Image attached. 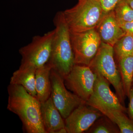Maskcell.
Returning a JSON list of instances; mask_svg holds the SVG:
<instances>
[{"label":"cell","instance_id":"cell-1","mask_svg":"<svg viewBox=\"0 0 133 133\" xmlns=\"http://www.w3.org/2000/svg\"><path fill=\"white\" fill-rule=\"evenodd\" d=\"M7 109L17 115L28 133H47L43 124L41 103L21 85L10 84Z\"/></svg>","mask_w":133,"mask_h":133},{"label":"cell","instance_id":"cell-2","mask_svg":"<svg viewBox=\"0 0 133 133\" xmlns=\"http://www.w3.org/2000/svg\"><path fill=\"white\" fill-rule=\"evenodd\" d=\"M55 26L52 50L48 63L64 78L75 64L70 31L63 12H57L53 19Z\"/></svg>","mask_w":133,"mask_h":133},{"label":"cell","instance_id":"cell-3","mask_svg":"<svg viewBox=\"0 0 133 133\" xmlns=\"http://www.w3.org/2000/svg\"><path fill=\"white\" fill-rule=\"evenodd\" d=\"M74 7L63 11L70 31L81 32L95 29L105 14L98 0H79Z\"/></svg>","mask_w":133,"mask_h":133},{"label":"cell","instance_id":"cell-4","mask_svg":"<svg viewBox=\"0 0 133 133\" xmlns=\"http://www.w3.org/2000/svg\"><path fill=\"white\" fill-rule=\"evenodd\" d=\"M113 46L101 42L96 56L89 66L94 71L101 73L113 86L116 94L122 105L126 95L119 68L114 58Z\"/></svg>","mask_w":133,"mask_h":133},{"label":"cell","instance_id":"cell-5","mask_svg":"<svg viewBox=\"0 0 133 133\" xmlns=\"http://www.w3.org/2000/svg\"><path fill=\"white\" fill-rule=\"evenodd\" d=\"M55 30L42 36L33 37L31 42L19 50L22 57L20 67L31 66L36 69L48 63L51 54Z\"/></svg>","mask_w":133,"mask_h":133},{"label":"cell","instance_id":"cell-6","mask_svg":"<svg viewBox=\"0 0 133 133\" xmlns=\"http://www.w3.org/2000/svg\"><path fill=\"white\" fill-rule=\"evenodd\" d=\"M70 36L75 64L89 66L102 42L96 29L81 32L70 31Z\"/></svg>","mask_w":133,"mask_h":133},{"label":"cell","instance_id":"cell-7","mask_svg":"<svg viewBox=\"0 0 133 133\" xmlns=\"http://www.w3.org/2000/svg\"><path fill=\"white\" fill-rule=\"evenodd\" d=\"M97 78L90 66L75 64L63 79L66 88L86 102L92 94Z\"/></svg>","mask_w":133,"mask_h":133},{"label":"cell","instance_id":"cell-8","mask_svg":"<svg viewBox=\"0 0 133 133\" xmlns=\"http://www.w3.org/2000/svg\"><path fill=\"white\" fill-rule=\"evenodd\" d=\"M50 79L51 98L64 119L67 118L76 108L86 103L78 96L67 90L63 78L52 69Z\"/></svg>","mask_w":133,"mask_h":133},{"label":"cell","instance_id":"cell-9","mask_svg":"<svg viewBox=\"0 0 133 133\" xmlns=\"http://www.w3.org/2000/svg\"><path fill=\"white\" fill-rule=\"evenodd\" d=\"M94 71L97 74V78L92 94L86 103L97 109L103 114L111 110H119L125 112V108L116 94L111 90L110 83L99 72Z\"/></svg>","mask_w":133,"mask_h":133},{"label":"cell","instance_id":"cell-10","mask_svg":"<svg viewBox=\"0 0 133 133\" xmlns=\"http://www.w3.org/2000/svg\"><path fill=\"white\" fill-rule=\"evenodd\" d=\"M104 115L94 107L83 104L76 108L64 119L67 133H82L88 130L95 122Z\"/></svg>","mask_w":133,"mask_h":133},{"label":"cell","instance_id":"cell-11","mask_svg":"<svg viewBox=\"0 0 133 133\" xmlns=\"http://www.w3.org/2000/svg\"><path fill=\"white\" fill-rule=\"evenodd\" d=\"M95 29L101 42L113 47L126 35L117 21L113 10L106 13Z\"/></svg>","mask_w":133,"mask_h":133},{"label":"cell","instance_id":"cell-12","mask_svg":"<svg viewBox=\"0 0 133 133\" xmlns=\"http://www.w3.org/2000/svg\"><path fill=\"white\" fill-rule=\"evenodd\" d=\"M41 111L43 124L47 133H56L59 129L65 128L64 119L51 97L41 103Z\"/></svg>","mask_w":133,"mask_h":133},{"label":"cell","instance_id":"cell-13","mask_svg":"<svg viewBox=\"0 0 133 133\" xmlns=\"http://www.w3.org/2000/svg\"><path fill=\"white\" fill-rule=\"evenodd\" d=\"M51 66L49 64L36 69L35 74V88L36 98L41 103L45 102L50 97Z\"/></svg>","mask_w":133,"mask_h":133},{"label":"cell","instance_id":"cell-14","mask_svg":"<svg viewBox=\"0 0 133 133\" xmlns=\"http://www.w3.org/2000/svg\"><path fill=\"white\" fill-rule=\"evenodd\" d=\"M36 69L31 66L19 67L10 78L12 84L23 87L31 95L36 97L35 88V74Z\"/></svg>","mask_w":133,"mask_h":133},{"label":"cell","instance_id":"cell-15","mask_svg":"<svg viewBox=\"0 0 133 133\" xmlns=\"http://www.w3.org/2000/svg\"><path fill=\"white\" fill-rule=\"evenodd\" d=\"M118 68L126 96L128 97L132 86L133 55L127 56L118 60Z\"/></svg>","mask_w":133,"mask_h":133},{"label":"cell","instance_id":"cell-16","mask_svg":"<svg viewBox=\"0 0 133 133\" xmlns=\"http://www.w3.org/2000/svg\"><path fill=\"white\" fill-rule=\"evenodd\" d=\"M104 115L107 116L118 126L121 133H133V122L125 114L118 110H111Z\"/></svg>","mask_w":133,"mask_h":133},{"label":"cell","instance_id":"cell-17","mask_svg":"<svg viewBox=\"0 0 133 133\" xmlns=\"http://www.w3.org/2000/svg\"><path fill=\"white\" fill-rule=\"evenodd\" d=\"M85 132L121 133V132L117 125L104 115L98 119Z\"/></svg>","mask_w":133,"mask_h":133},{"label":"cell","instance_id":"cell-18","mask_svg":"<svg viewBox=\"0 0 133 133\" xmlns=\"http://www.w3.org/2000/svg\"><path fill=\"white\" fill-rule=\"evenodd\" d=\"M113 48L118 60L127 56L133 55V36L126 34L118 41Z\"/></svg>","mask_w":133,"mask_h":133},{"label":"cell","instance_id":"cell-19","mask_svg":"<svg viewBox=\"0 0 133 133\" xmlns=\"http://www.w3.org/2000/svg\"><path fill=\"white\" fill-rule=\"evenodd\" d=\"M113 10L119 24L133 21V9L125 0L119 2Z\"/></svg>","mask_w":133,"mask_h":133},{"label":"cell","instance_id":"cell-20","mask_svg":"<svg viewBox=\"0 0 133 133\" xmlns=\"http://www.w3.org/2000/svg\"><path fill=\"white\" fill-rule=\"evenodd\" d=\"M105 13L114 10L116 5L121 0H98Z\"/></svg>","mask_w":133,"mask_h":133},{"label":"cell","instance_id":"cell-21","mask_svg":"<svg viewBox=\"0 0 133 133\" xmlns=\"http://www.w3.org/2000/svg\"><path fill=\"white\" fill-rule=\"evenodd\" d=\"M128 97L129 99V103L128 109V114L129 118L133 122V85L130 90Z\"/></svg>","mask_w":133,"mask_h":133},{"label":"cell","instance_id":"cell-22","mask_svg":"<svg viewBox=\"0 0 133 133\" xmlns=\"http://www.w3.org/2000/svg\"><path fill=\"white\" fill-rule=\"evenodd\" d=\"M119 24L126 34H129L133 36V21Z\"/></svg>","mask_w":133,"mask_h":133},{"label":"cell","instance_id":"cell-23","mask_svg":"<svg viewBox=\"0 0 133 133\" xmlns=\"http://www.w3.org/2000/svg\"><path fill=\"white\" fill-rule=\"evenodd\" d=\"M125 1L133 9V0H125Z\"/></svg>","mask_w":133,"mask_h":133},{"label":"cell","instance_id":"cell-24","mask_svg":"<svg viewBox=\"0 0 133 133\" xmlns=\"http://www.w3.org/2000/svg\"><path fill=\"white\" fill-rule=\"evenodd\" d=\"M132 85H133V82H132Z\"/></svg>","mask_w":133,"mask_h":133},{"label":"cell","instance_id":"cell-25","mask_svg":"<svg viewBox=\"0 0 133 133\" xmlns=\"http://www.w3.org/2000/svg\"><path fill=\"white\" fill-rule=\"evenodd\" d=\"M78 1H79V0H78Z\"/></svg>","mask_w":133,"mask_h":133}]
</instances>
